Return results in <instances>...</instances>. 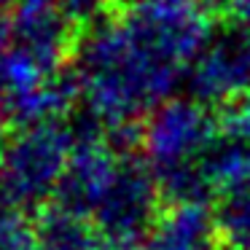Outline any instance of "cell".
<instances>
[{
	"label": "cell",
	"mask_w": 250,
	"mask_h": 250,
	"mask_svg": "<svg viewBox=\"0 0 250 250\" xmlns=\"http://www.w3.org/2000/svg\"><path fill=\"white\" fill-rule=\"evenodd\" d=\"M76 148L73 121H46L11 129L0 156V207L43 210L54 202Z\"/></svg>",
	"instance_id": "obj_1"
},
{
	"label": "cell",
	"mask_w": 250,
	"mask_h": 250,
	"mask_svg": "<svg viewBox=\"0 0 250 250\" xmlns=\"http://www.w3.org/2000/svg\"><path fill=\"white\" fill-rule=\"evenodd\" d=\"M221 135L223 121L218 110L188 94H178L143 119L140 153L153 172H167L202 162Z\"/></svg>",
	"instance_id": "obj_2"
},
{
	"label": "cell",
	"mask_w": 250,
	"mask_h": 250,
	"mask_svg": "<svg viewBox=\"0 0 250 250\" xmlns=\"http://www.w3.org/2000/svg\"><path fill=\"white\" fill-rule=\"evenodd\" d=\"M164 207V196L143 153H124L113 183L92 212L110 250H140Z\"/></svg>",
	"instance_id": "obj_3"
},
{
	"label": "cell",
	"mask_w": 250,
	"mask_h": 250,
	"mask_svg": "<svg viewBox=\"0 0 250 250\" xmlns=\"http://www.w3.org/2000/svg\"><path fill=\"white\" fill-rule=\"evenodd\" d=\"M183 89L212 110H226L250 92V35L229 22L215 24L210 41L191 62Z\"/></svg>",
	"instance_id": "obj_4"
},
{
	"label": "cell",
	"mask_w": 250,
	"mask_h": 250,
	"mask_svg": "<svg viewBox=\"0 0 250 250\" xmlns=\"http://www.w3.org/2000/svg\"><path fill=\"white\" fill-rule=\"evenodd\" d=\"M14 49L24 51L49 70L70 67L81 33L57 0H17L11 14Z\"/></svg>",
	"instance_id": "obj_5"
},
{
	"label": "cell",
	"mask_w": 250,
	"mask_h": 250,
	"mask_svg": "<svg viewBox=\"0 0 250 250\" xmlns=\"http://www.w3.org/2000/svg\"><path fill=\"white\" fill-rule=\"evenodd\" d=\"M140 250H221L212 207L164 205Z\"/></svg>",
	"instance_id": "obj_6"
},
{
	"label": "cell",
	"mask_w": 250,
	"mask_h": 250,
	"mask_svg": "<svg viewBox=\"0 0 250 250\" xmlns=\"http://www.w3.org/2000/svg\"><path fill=\"white\" fill-rule=\"evenodd\" d=\"M41 250H110L92 218L54 205L38 212L35 218Z\"/></svg>",
	"instance_id": "obj_7"
},
{
	"label": "cell",
	"mask_w": 250,
	"mask_h": 250,
	"mask_svg": "<svg viewBox=\"0 0 250 250\" xmlns=\"http://www.w3.org/2000/svg\"><path fill=\"white\" fill-rule=\"evenodd\" d=\"M199 164L218 196L221 191L250 180V143L237 135L223 132Z\"/></svg>",
	"instance_id": "obj_8"
},
{
	"label": "cell",
	"mask_w": 250,
	"mask_h": 250,
	"mask_svg": "<svg viewBox=\"0 0 250 250\" xmlns=\"http://www.w3.org/2000/svg\"><path fill=\"white\" fill-rule=\"evenodd\" d=\"M221 250H250V180L221 191L212 202Z\"/></svg>",
	"instance_id": "obj_9"
},
{
	"label": "cell",
	"mask_w": 250,
	"mask_h": 250,
	"mask_svg": "<svg viewBox=\"0 0 250 250\" xmlns=\"http://www.w3.org/2000/svg\"><path fill=\"white\" fill-rule=\"evenodd\" d=\"M0 250H41L35 223L24 212L0 207Z\"/></svg>",
	"instance_id": "obj_10"
},
{
	"label": "cell",
	"mask_w": 250,
	"mask_h": 250,
	"mask_svg": "<svg viewBox=\"0 0 250 250\" xmlns=\"http://www.w3.org/2000/svg\"><path fill=\"white\" fill-rule=\"evenodd\" d=\"M221 121H223V132L237 135V137H242V140L250 143V92L245 94L239 103H234L231 108L223 110Z\"/></svg>",
	"instance_id": "obj_11"
},
{
	"label": "cell",
	"mask_w": 250,
	"mask_h": 250,
	"mask_svg": "<svg viewBox=\"0 0 250 250\" xmlns=\"http://www.w3.org/2000/svg\"><path fill=\"white\" fill-rule=\"evenodd\" d=\"M223 22L245 30L250 35V0H218Z\"/></svg>",
	"instance_id": "obj_12"
},
{
	"label": "cell",
	"mask_w": 250,
	"mask_h": 250,
	"mask_svg": "<svg viewBox=\"0 0 250 250\" xmlns=\"http://www.w3.org/2000/svg\"><path fill=\"white\" fill-rule=\"evenodd\" d=\"M14 46V24H11V14L0 8V57H6Z\"/></svg>",
	"instance_id": "obj_13"
},
{
	"label": "cell",
	"mask_w": 250,
	"mask_h": 250,
	"mask_svg": "<svg viewBox=\"0 0 250 250\" xmlns=\"http://www.w3.org/2000/svg\"><path fill=\"white\" fill-rule=\"evenodd\" d=\"M0 129H8V124H6V110H3V83H0Z\"/></svg>",
	"instance_id": "obj_14"
},
{
	"label": "cell",
	"mask_w": 250,
	"mask_h": 250,
	"mask_svg": "<svg viewBox=\"0 0 250 250\" xmlns=\"http://www.w3.org/2000/svg\"><path fill=\"white\" fill-rule=\"evenodd\" d=\"M8 6H17V0H0V8H3V11H6Z\"/></svg>",
	"instance_id": "obj_15"
},
{
	"label": "cell",
	"mask_w": 250,
	"mask_h": 250,
	"mask_svg": "<svg viewBox=\"0 0 250 250\" xmlns=\"http://www.w3.org/2000/svg\"><path fill=\"white\" fill-rule=\"evenodd\" d=\"M205 3H210L212 8H218V0H205Z\"/></svg>",
	"instance_id": "obj_16"
}]
</instances>
